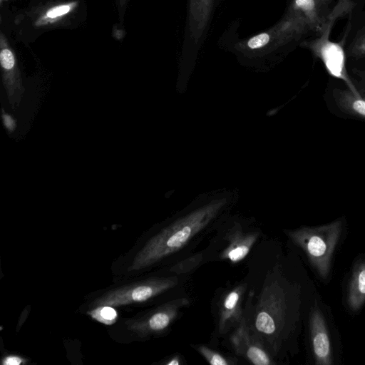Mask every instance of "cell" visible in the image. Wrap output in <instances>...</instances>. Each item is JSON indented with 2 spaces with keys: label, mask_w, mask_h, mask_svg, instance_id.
Returning a JSON list of instances; mask_svg holds the SVG:
<instances>
[{
  "label": "cell",
  "mask_w": 365,
  "mask_h": 365,
  "mask_svg": "<svg viewBox=\"0 0 365 365\" xmlns=\"http://www.w3.org/2000/svg\"><path fill=\"white\" fill-rule=\"evenodd\" d=\"M310 335L316 364H333L331 341L324 316L315 307L310 314Z\"/></svg>",
  "instance_id": "cell-6"
},
{
  "label": "cell",
  "mask_w": 365,
  "mask_h": 365,
  "mask_svg": "<svg viewBox=\"0 0 365 365\" xmlns=\"http://www.w3.org/2000/svg\"><path fill=\"white\" fill-rule=\"evenodd\" d=\"M245 292L243 285L237 286L223 298L220 308L219 331L222 333L233 325H239L242 320V299Z\"/></svg>",
  "instance_id": "cell-9"
},
{
  "label": "cell",
  "mask_w": 365,
  "mask_h": 365,
  "mask_svg": "<svg viewBox=\"0 0 365 365\" xmlns=\"http://www.w3.org/2000/svg\"><path fill=\"white\" fill-rule=\"evenodd\" d=\"M232 343L236 351L243 355L252 364L255 365H269L271 359L259 342L250 335L249 328L245 319H242L232 335Z\"/></svg>",
  "instance_id": "cell-8"
},
{
  "label": "cell",
  "mask_w": 365,
  "mask_h": 365,
  "mask_svg": "<svg viewBox=\"0 0 365 365\" xmlns=\"http://www.w3.org/2000/svg\"><path fill=\"white\" fill-rule=\"evenodd\" d=\"M201 256L196 255L187 258L185 260L181 262L173 269V270L177 273H182L188 271L190 269L195 267L200 261Z\"/></svg>",
  "instance_id": "cell-17"
},
{
  "label": "cell",
  "mask_w": 365,
  "mask_h": 365,
  "mask_svg": "<svg viewBox=\"0 0 365 365\" xmlns=\"http://www.w3.org/2000/svg\"><path fill=\"white\" fill-rule=\"evenodd\" d=\"M76 6V2H70L53 6L48 9L36 21V25L42 26L48 23H53L58 19L68 14Z\"/></svg>",
  "instance_id": "cell-14"
},
{
  "label": "cell",
  "mask_w": 365,
  "mask_h": 365,
  "mask_svg": "<svg viewBox=\"0 0 365 365\" xmlns=\"http://www.w3.org/2000/svg\"><path fill=\"white\" fill-rule=\"evenodd\" d=\"M347 55L354 58H365V14L357 21L346 44Z\"/></svg>",
  "instance_id": "cell-13"
},
{
  "label": "cell",
  "mask_w": 365,
  "mask_h": 365,
  "mask_svg": "<svg viewBox=\"0 0 365 365\" xmlns=\"http://www.w3.org/2000/svg\"><path fill=\"white\" fill-rule=\"evenodd\" d=\"M270 36L267 33H262L251 38L247 41V46L252 49L262 48L269 41Z\"/></svg>",
  "instance_id": "cell-18"
},
{
  "label": "cell",
  "mask_w": 365,
  "mask_h": 365,
  "mask_svg": "<svg viewBox=\"0 0 365 365\" xmlns=\"http://www.w3.org/2000/svg\"><path fill=\"white\" fill-rule=\"evenodd\" d=\"M117 1H118V7L120 9V8L123 7L126 4L128 0H117Z\"/></svg>",
  "instance_id": "cell-22"
},
{
  "label": "cell",
  "mask_w": 365,
  "mask_h": 365,
  "mask_svg": "<svg viewBox=\"0 0 365 365\" xmlns=\"http://www.w3.org/2000/svg\"><path fill=\"white\" fill-rule=\"evenodd\" d=\"M24 361V359L18 356L10 355L3 359L2 364L4 365H19L22 364Z\"/></svg>",
  "instance_id": "cell-19"
},
{
  "label": "cell",
  "mask_w": 365,
  "mask_h": 365,
  "mask_svg": "<svg viewBox=\"0 0 365 365\" xmlns=\"http://www.w3.org/2000/svg\"><path fill=\"white\" fill-rule=\"evenodd\" d=\"M198 351L204 356L207 361L212 365H228L230 364L229 359L221 355L220 353L213 351L205 346L197 347Z\"/></svg>",
  "instance_id": "cell-16"
},
{
  "label": "cell",
  "mask_w": 365,
  "mask_h": 365,
  "mask_svg": "<svg viewBox=\"0 0 365 365\" xmlns=\"http://www.w3.org/2000/svg\"><path fill=\"white\" fill-rule=\"evenodd\" d=\"M341 230L342 222L336 220L317 227H302L288 231L287 235L304 250L319 275L326 279Z\"/></svg>",
  "instance_id": "cell-3"
},
{
  "label": "cell",
  "mask_w": 365,
  "mask_h": 365,
  "mask_svg": "<svg viewBox=\"0 0 365 365\" xmlns=\"http://www.w3.org/2000/svg\"><path fill=\"white\" fill-rule=\"evenodd\" d=\"M167 365H178L180 364V361L178 357L172 359L170 361L166 363Z\"/></svg>",
  "instance_id": "cell-21"
},
{
  "label": "cell",
  "mask_w": 365,
  "mask_h": 365,
  "mask_svg": "<svg viewBox=\"0 0 365 365\" xmlns=\"http://www.w3.org/2000/svg\"><path fill=\"white\" fill-rule=\"evenodd\" d=\"M178 283L176 277L151 279L129 284L106 292L95 300L92 307L107 305L117 307L145 302L172 288Z\"/></svg>",
  "instance_id": "cell-4"
},
{
  "label": "cell",
  "mask_w": 365,
  "mask_h": 365,
  "mask_svg": "<svg viewBox=\"0 0 365 365\" xmlns=\"http://www.w3.org/2000/svg\"><path fill=\"white\" fill-rule=\"evenodd\" d=\"M365 302V260L359 262L354 267L347 294L349 308L358 311Z\"/></svg>",
  "instance_id": "cell-11"
},
{
  "label": "cell",
  "mask_w": 365,
  "mask_h": 365,
  "mask_svg": "<svg viewBox=\"0 0 365 365\" xmlns=\"http://www.w3.org/2000/svg\"><path fill=\"white\" fill-rule=\"evenodd\" d=\"M4 120L5 125L9 129H13L14 128V123L13 120L11 119V118H10L8 115H4Z\"/></svg>",
  "instance_id": "cell-20"
},
{
  "label": "cell",
  "mask_w": 365,
  "mask_h": 365,
  "mask_svg": "<svg viewBox=\"0 0 365 365\" xmlns=\"http://www.w3.org/2000/svg\"><path fill=\"white\" fill-rule=\"evenodd\" d=\"M288 292L279 279L264 285L254 314L253 327L258 339L269 351L277 352L288 317Z\"/></svg>",
  "instance_id": "cell-2"
},
{
  "label": "cell",
  "mask_w": 365,
  "mask_h": 365,
  "mask_svg": "<svg viewBox=\"0 0 365 365\" xmlns=\"http://www.w3.org/2000/svg\"><path fill=\"white\" fill-rule=\"evenodd\" d=\"M226 203L225 197L212 199L177 219L146 242L130 270L145 268L179 251L215 218Z\"/></svg>",
  "instance_id": "cell-1"
},
{
  "label": "cell",
  "mask_w": 365,
  "mask_h": 365,
  "mask_svg": "<svg viewBox=\"0 0 365 365\" xmlns=\"http://www.w3.org/2000/svg\"><path fill=\"white\" fill-rule=\"evenodd\" d=\"M359 96H354L348 91L336 92V101L344 110L355 116L365 119V91L359 92Z\"/></svg>",
  "instance_id": "cell-12"
},
{
  "label": "cell",
  "mask_w": 365,
  "mask_h": 365,
  "mask_svg": "<svg viewBox=\"0 0 365 365\" xmlns=\"http://www.w3.org/2000/svg\"><path fill=\"white\" fill-rule=\"evenodd\" d=\"M314 53L322 61L327 71L332 76L343 80L349 91L356 96L359 91L350 80L345 66V52L341 44L333 42L324 36L312 46Z\"/></svg>",
  "instance_id": "cell-5"
},
{
  "label": "cell",
  "mask_w": 365,
  "mask_h": 365,
  "mask_svg": "<svg viewBox=\"0 0 365 365\" xmlns=\"http://www.w3.org/2000/svg\"><path fill=\"white\" fill-rule=\"evenodd\" d=\"M257 232L244 233L237 231L231 237L227 247L222 252L220 257L232 262H238L249 253L258 237Z\"/></svg>",
  "instance_id": "cell-10"
},
{
  "label": "cell",
  "mask_w": 365,
  "mask_h": 365,
  "mask_svg": "<svg viewBox=\"0 0 365 365\" xmlns=\"http://www.w3.org/2000/svg\"><path fill=\"white\" fill-rule=\"evenodd\" d=\"M188 302L187 299L182 298L164 304L148 317L135 322L131 329L141 334L163 331L173 322L180 309Z\"/></svg>",
  "instance_id": "cell-7"
},
{
  "label": "cell",
  "mask_w": 365,
  "mask_h": 365,
  "mask_svg": "<svg viewBox=\"0 0 365 365\" xmlns=\"http://www.w3.org/2000/svg\"><path fill=\"white\" fill-rule=\"evenodd\" d=\"M93 308L88 312V314L93 319L106 325H110L115 322L118 314L113 307L102 305Z\"/></svg>",
  "instance_id": "cell-15"
}]
</instances>
